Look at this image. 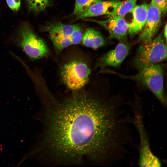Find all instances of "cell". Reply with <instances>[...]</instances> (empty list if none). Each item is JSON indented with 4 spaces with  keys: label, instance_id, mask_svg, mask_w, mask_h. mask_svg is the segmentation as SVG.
Listing matches in <instances>:
<instances>
[{
    "label": "cell",
    "instance_id": "obj_12",
    "mask_svg": "<svg viewBox=\"0 0 167 167\" xmlns=\"http://www.w3.org/2000/svg\"><path fill=\"white\" fill-rule=\"evenodd\" d=\"M83 44L85 46L93 49H96L105 44V39L99 31L92 28L87 30L83 36Z\"/></svg>",
    "mask_w": 167,
    "mask_h": 167
},
{
    "label": "cell",
    "instance_id": "obj_7",
    "mask_svg": "<svg viewBox=\"0 0 167 167\" xmlns=\"http://www.w3.org/2000/svg\"><path fill=\"white\" fill-rule=\"evenodd\" d=\"M161 12L155 6L148 4L146 21L141 30L139 40L143 43L151 41L156 35L161 22Z\"/></svg>",
    "mask_w": 167,
    "mask_h": 167
},
{
    "label": "cell",
    "instance_id": "obj_18",
    "mask_svg": "<svg viewBox=\"0 0 167 167\" xmlns=\"http://www.w3.org/2000/svg\"><path fill=\"white\" fill-rule=\"evenodd\" d=\"M83 36L80 27L78 25L69 36L72 45L79 43L82 41Z\"/></svg>",
    "mask_w": 167,
    "mask_h": 167
},
{
    "label": "cell",
    "instance_id": "obj_21",
    "mask_svg": "<svg viewBox=\"0 0 167 167\" xmlns=\"http://www.w3.org/2000/svg\"><path fill=\"white\" fill-rule=\"evenodd\" d=\"M167 24L166 23L164 27L163 33L164 36L166 41L167 40Z\"/></svg>",
    "mask_w": 167,
    "mask_h": 167
},
{
    "label": "cell",
    "instance_id": "obj_20",
    "mask_svg": "<svg viewBox=\"0 0 167 167\" xmlns=\"http://www.w3.org/2000/svg\"><path fill=\"white\" fill-rule=\"evenodd\" d=\"M8 7L14 11L18 10L20 6V0H6Z\"/></svg>",
    "mask_w": 167,
    "mask_h": 167
},
{
    "label": "cell",
    "instance_id": "obj_1",
    "mask_svg": "<svg viewBox=\"0 0 167 167\" xmlns=\"http://www.w3.org/2000/svg\"><path fill=\"white\" fill-rule=\"evenodd\" d=\"M45 106V148L51 166H111L132 141L130 115L118 97L76 90Z\"/></svg>",
    "mask_w": 167,
    "mask_h": 167
},
{
    "label": "cell",
    "instance_id": "obj_6",
    "mask_svg": "<svg viewBox=\"0 0 167 167\" xmlns=\"http://www.w3.org/2000/svg\"><path fill=\"white\" fill-rule=\"evenodd\" d=\"M19 45L31 59L36 60L47 56L49 50L43 40L31 28L24 24L19 30Z\"/></svg>",
    "mask_w": 167,
    "mask_h": 167
},
{
    "label": "cell",
    "instance_id": "obj_16",
    "mask_svg": "<svg viewBox=\"0 0 167 167\" xmlns=\"http://www.w3.org/2000/svg\"><path fill=\"white\" fill-rule=\"evenodd\" d=\"M102 0H75L72 15L76 16L83 13L95 2Z\"/></svg>",
    "mask_w": 167,
    "mask_h": 167
},
{
    "label": "cell",
    "instance_id": "obj_19",
    "mask_svg": "<svg viewBox=\"0 0 167 167\" xmlns=\"http://www.w3.org/2000/svg\"><path fill=\"white\" fill-rule=\"evenodd\" d=\"M156 7L162 15L165 16L167 12V0H152L150 3Z\"/></svg>",
    "mask_w": 167,
    "mask_h": 167
},
{
    "label": "cell",
    "instance_id": "obj_10",
    "mask_svg": "<svg viewBox=\"0 0 167 167\" xmlns=\"http://www.w3.org/2000/svg\"><path fill=\"white\" fill-rule=\"evenodd\" d=\"M129 49L128 45L119 43L114 49L105 54L99 59L97 66L102 68L120 66L127 55Z\"/></svg>",
    "mask_w": 167,
    "mask_h": 167
},
{
    "label": "cell",
    "instance_id": "obj_8",
    "mask_svg": "<svg viewBox=\"0 0 167 167\" xmlns=\"http://www.w3.org/2000/svg\"><path fill=\"white\" fill-rule=\"evenodd\" d=\"M89 20L96 23L105 28L109 32L110 38L121 41L126 39L129 25L123 17L113 16L108 17V19L103 20Z\"/></svg>",
    "mask_w": 167,
    "mask_h": 167
},
{
    "label": "cell",
    "instance_id": "obj_15",
    "mask_svg": "<svg viewBox=\"0 0 167 167\" xmlns=\"http://www.w3.org/2000/svg\"><path fill=\"white\" fill-rule=\"evenodd\" d=\"M50 38L56 51L58 53L72 45L69 37L50 36Z\"/></svg>",
    "mask_w": 167,
    "mask_h": 167
},
{
    "label": "cell",
    "instance_id": "obj_2",
    "mask_svg": "<svg viewBox=\"0 0 167 167\" xmlns=\"http://www.w3.org/2000/svg\"><path fill=\"white\" fill-rule=\"evenodd\" d=\"M143 111L142 108L140 105L133 107L132 124L136 130L139 138L138 165L139 167H161V161L151 149L149 137L144 122Z\"/></svg>",
    "mask_w": 167,
    "mask_h": 167
},
{
    "label": "cell",
    "instance_id": "obj_3",
    "mask_svg": "<svg viewBox=\"0 0 167 167\" xmlns=\"http://www.w3.org/2000/svg\"><path fill=\"white\" fill-rule=\"evenodd\" d=\"M166 42L161 34L149 42L143 43L139 47L134 62L139 71L166 59Z\"/></svg>",
    "mask_w": 167,
    "mask_h": 167
},
{
    "label": "cell",
    "instance_id": "obj_17",
    "mask_svg": "<svg viewBox=\"0 0 167 167\" xmlns=\"http://www.w3.org/2000/svg\"><path fill=\"white\" fill-rule=\"evenodd\" d=\"M29 8L35 12L44 10L49 5V0H26Z\"/></svg>",
    "mask_w": 167,
    "mask_h": 167
},
{
    "label": "cell",
    "instance_id": "obj_11",
    "mask_svg": "<svg viewBox=\"0 0 167 167\" xmlns=\"http://www.w3.org/2000/svg\"><path fill=\"white\" fill-rule=\"evenodd\" d=\"M148 4L144 3L136 5L131 12L132 19L128 23V33L132 36L141 31L145 24L147 15Z\"/></svg>",
    "mask_w": 167,
    "mask_h": 167
},
{
    "label": "cell",
    "instance_id": "obj_4",
    "mask_svg": "<svg viewBox=\"0 0 167 167\" xmlns=\"http://www.w3.org/2000/svg\"><path fill=\"white\" fill-rule=\"evenodd\" d=\"M131 78L146 87L152 92L164 107L166 98L164 88V69L159 64L152 65L139 71Z\"/></svg>",
    "mask_w": 167,
    "mask_h": 167
},
{
    "label": "cell",
    "instance_id": "obj_13",
    "mask_svg": "<svg viewBox=\"0 0 167 167\" xmlns=\"http://www.w3.org/2000/svg\"><path fill=\"white\" fill-rule=\"evenodd\" d=\"M78 24H66L60 22L51 23L45 27V31L50 36L69 37Z\"/></svg>",
    "mask_w": 167,
    "mask_h": 167
},
{
    "label": "cell",
    "instance_id": "obj_9",
    "mask_svg": "<svg viewBox=\"0 0 167 167\" xmlns=\"http://www.w3.org/2000/svg\"><path fill=\"white\" fill-rule=\"evenodd\" d=\"M121 2L120 0H110L98 1L85 11L76 16L75 20L89 17L111 15L116 9Z\"/></svg>",
    "mask_w": 167,
    "mask_h": 167
},
{
    "label": "cell",
    "instance_id": "obj_5",
    "mask_svg": "<svg viewBox=\"0 0 167 167\" xmlns=\"http://www.w3.org/2000/svg\"><path fill=\"white\" fill-rule=\"evenodd\" d=\"M90 73L91 70L86 63L74 61L65 64L62 67L61 79L68 89L78 90L88 83Z\"/></svg>",
    "mask_w": 167,
    "mask_h": 167
},
{
    "label": "cell",
    "instance_id": "obj_14",
    "mask_svg": "<svg viewBox=\"0 0 167 167\" xmlns=\"http://www.w3.org/2000/svg\"><path fill=\"white\" fill-rule=\"evenodd\" d=\"M137 0H126L121 1L116 10L108 16H117L123 17L131 12L137 5Z\"/></svg>",
    "mask_w": 167,
    "mask_h": 167
}]
</instances>
